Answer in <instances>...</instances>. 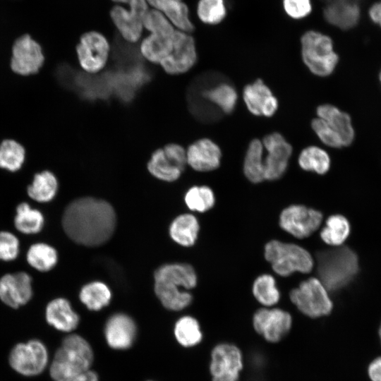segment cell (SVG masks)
Returning <instances> with one entry per match:
<instances>
[{
  "label": "cell",
  "mask_w": 381,
  "mask_h": 381,
  "mask_svg": "<svg viewBox=\"0 0 381 381\" xmlns=\"http://www.w3.org/2000/svg\"><path fill=\"white\" fill-rule=\"evenodd\" d=\"M18 253L19 241L16 236L8 231H0V260H13Z\"/></svg>",
  "instance_id": "42"
},
{
  "label": "cell",
  "mask_w": 381,
  "mask_h": 381,
  "mask_svg": "<svg viewBox=\"0 0 381 381\" xmlns=\"http://www.w3.org/2000/svg\"><path fill=\"white\" fill-rule=\"evenodd\" d=\"M215 202L212 189L207 186H193L185 195V202L193 211L204 212L212 208Z\"/></svg>",
  "instance_id": "38"
},
{
  "label": "cell",
  "mask_w": 381,
  "mask_h": 381,
  "mask_svg": "<svg viewBox=\"0 0 381 381\" xmlns=\"http://www.w3.org/2000/svg\"><path fill=\"white\" fill-rule=\"evenodd\" d=\"M354 1H356V0H354Z\"/></svg>",
  "instance_id": "51"
},
{
  "label": "cell",
  "mask_w": 381,
  "mask_h": 381,
  "mask_svg": "<svg viewBox=\"0 0 381 381\" xmlns=\"http://www.w3.org/2000/svg\"><path fill=\"white\" fill-rule=\"evenodd\" d=\"M143 25L150 33L173 35L175 32L173 25L160 11L148 10L143 19Z\"/></svg>",
  "instance_id": "40"
},
{
  "label": "cell",
  "mask_w": 381,
  "mask_h": 381,
  "mask_svg": "<svg viewBox=\"0 0 381 381\" xmlns=\"http://www.w3.org/2000/svg\"><path fill=\"white\" fill-rule=\"evenodd\" d=\"M44 61L40 45L30 35H24L15 41L11 60V67L15 73L22 75L35 74Z\"/></svg>",
  "instance_id": "14"
},
{
  "label": "cell",
  "mask_w": 381,
  "mask_h": 381,
  "mask_svg": "<svg viewBox=\"0 0 381 381\" xmlns=\"http://www.w3.org/2000/svg\"><path fill=\"white\" fill-rule=\"evenodd\" d=\"M109 49L107 40L100 32L90 31L83 34L76 47L83 69L89 73L101 71L107 64Z\"/></svg>",
  "instance_id": "11"
},
{
  "label": "cell",
  "mask_w": 381,
  "mask_h": 381,
  "mask_svg": "<svg viewBox=\"0 0 381 381\" xmlns=\"http://www.w3.org/2000/svg\"><path fill=\"white\" fill-rule=\"evenodd\" d=\"M93 361V351L81 336H66L54 353L49 367L50 377L54 380L67 379L88 370Z\"/></svg>",
  "instance_id": "4"
},
{
  "label": "cell",
  "mask_w": 381,
  "mask_h": 381,
  "mask_svg": "<svg viewBox=\"0 0 381 381\" xmlns=\"http://www.w3.org/2000/svg\"><path fill=\"white\" fill-rule=\"evenodd\" d=\"M58 181L53 173L43 171L37 173L31 184L28 187V194L33 200L40 202L52 200L56 195Z\"/></svg>",
  "instance_id": "29"
},
{
  "label": "cell",
  "mask_w": 381,
  "mask_h": 381,
  "mask_svg": "<svg viewBox=\"0 0 381 381\" xmlns=\"http://www.w3.org/2000/svg\"><path fill=\"white\" fill-rule=\"evenodd\" d=\"M56 250L49 245L38 243L32 245L27 253V261L33 268L46 272L52 270L56 264Z\"/></svg>",
  "instance_id": "35"
},
{
  "label": "cell",
  "mask_w": 381,
  "mask_h": 381,
  "mask_svg": "<svg viewBox=\"0 0 381 381\" xmlns=\"http://www.w3.org/2000/svg\"><path fill=\"white\" fill-rule=\"evenodd\" d=\"M174 334L178 342L184 347L197 346L203 338L199 322L191 316L182 317L176 322Z\"/></svg>",
  "instance_id": "33"
},
{
  "label": "cell",
  "mask_w": 381,
  "mask_h": 381,
  "mask_svg": "<svg viewBox=\"0 0 381 381\" xmlns=\"http://www.w3.org/2000/svg\"><path fill=\"white\" fill-rule=\"evenodd\" d=\"M45 317L49 325L64 332L74 330L79 323L78 315L73 310L70 302L63 298L54 299L47 304Z\"/></svg>",
  "instance_id": "20"
},
{
  "label": "cell",
  "mask_w": 381,
  "mask_h": 381,
  "mask_svg": "<svg viewBox=\"0 0 381 381\" xmlns=\"http://www.w3.org/2000/svg\"><path fill=\"white\" fill-rule=\"evenodd\" d=\"M262 143L267 152L264 159L265 180H277L287 169L292 147L279 133L266 135Z\"/></svg>",
  "instance_id": "15"
},
{
  "label": "cell",
  "mask_w": 381,
  "mask_h": 381,
  "mask_svg": "<svg viewBox=\"0 0 381 381\" xmlns=\"http://www.w3.org/2000/svg\"><path fill=\"white\" fill-rule=\"evenodd\" d=\"M253 294L258 303L268 308L276 305L280 298L274 278L267 274H262L255 280Z\"/></svg>",
  "instance_id": "36"
},
{
  "label": "cell",
  "mask_w": 381,
  "mask_h": 381,
  "mask_svg": "<svg viewBox=\"0 0 381 381\" xmlns=\"http://www.w3.org/2000/svg\"><path fill=\"white\" fill-rule=\"evenodd\" d=\"M62 225L67 236L75 243L97 246L112 236L116 214L111 205L104 200L81 198L66 207Z\"/></svg>",
  "instance_id": "1"
},
{
  "label": "cell",
  "mask_w": 381,
  "mask_h": 381,
  "mask_svg": "<svg viewBox=\"0 0 381 381\" xmlns=\"http://www.w3.org/2000/svg\"><path fill=\"white\" fill-rule=\"evenodd\" d=\"M283 8L286 13L293 19H302L312 11L311 0H283Z\"/></svg>",
  "instance_id": "43"
},
{
  "label": "cell",
  "mask_w": 381,
  "mask_h": 381,
  "mask_svg": "<svg viewBox=\"0 0 381 381\" xmlns=\"http://www.w3.org/2000/svg\"><path fill=\"white\" fill-rule=\"evenodd\" d=\"M108 345L114 349H126L134 341L136 326L134 321L127 315L116 313L107 320L104 329Z\"/></svg>",
  "instance_id": "18"
},
{
  "label": "cell",
  "mask_w": 381,
  "mask_h": 381,
  "mask_svg": "<svg viewBox=\"0 0 381 381\" xmlns=\"http://www.w3.org/2000/svg\"><path fill=\"white\" fill-rule=\"evenodd\" d=\"M32 296V279L28 273L6 274L0 279V299L9 307L18 308Z\"/></svg>",
  "instance_id": "16"
},
{
  "label": "cell",
  "mask_w": 381,
  "mask_h": 381,
  "mask_svg": "<svg viewBox=\"0 0 381 381\" xmlns=\"http://www.w3.org/2000/svg\"><path fill=\"white\" fill-rule=\"evenodd\" d=\"M199 224L195 216L183 214L177 217L169 228L170 236L183 246H193L198 237Z\"/></svg>",
  "instance_id": "26"
},
{
  "label": "cell",
  "mask_w": 381,
  "mask_h": 381,
  "mask_svg": "<svg viewBox=\"0 0 381 381\" xmlns=\"http://www.w3.org/2000/svg\"><path fill=\"white\" fill-rule=\"evenodd\" d=\"M24 147L13 140H4L0 144V167L9 171L19 170L25 160Z\"/></svg>",
  "instance_id": "37"
},
{
  "label": "cell",
  "mask_w": 381,
  "mask_h": 381,
  "mask_svg": "<svg viewBox=\"0 0 381 381\" xmlns=\"http://www.w3.org/2000/svg\"><path fill=\"white\" fill-rule=\"evenodd\" d=\"M378 337H379L380 343V346H381V322H380L379 328H378Z\"/></svg>",
  "instance_id": "48"
},
{
  "label": "cell",
  "mask_w": 381,
  "mask_h": 381,
  "mask_svg": "<svg viewBox=\"0 0 381 381\" xmlns=\"http://www.w3.org/2000/svg\"><path fill=\"white\" fill-rule=\"evenodd\" d=\"M322 220L320 212L298 205L287 207L279 216L282 229L298 238L313 234L320 227Z\"/></svg>",
  "instance_id": "12"
},
{
  "label": "cell",
  "mask_w": 381,
  "mask_h": 381,
  "mask_svg": "<svg viewBox=\"0 0 381 381\" xmlns=\"http://www.w3.org/2000/svg\"><path fill=\"white\" fill-rule=\"evenodd\" d=\"M301 55L308 69L318 76L332 73L339 61L332 39L320 32L309 30L301 39Z\"/></svg>",
  "instance_id": "5"
},
{
  "label": "cell",
  "mask_w": 381,
  "mask_h": 381,
  "mask_svg": "<svg viewBox=\"0 0 381 381\" xmlns=\"http://www.w3.org/2000/svg\"><path fill=\"white\" fill-rule=\"evenodd\" d=\"M243 95L248 109L253 115L269 117L277 109V98L260 79L246 85L243 89Z\"/></svg>",
  "instance_id": "17"
},
{
  "label": "cell",
  "mask_w": 381,
  "mask_h": 381,
  "mask_svg": "<svg viewBox=\"0 0 381 381\" xmlns=\"http://www.w3.org/2000/svg\"><path fill=\"white\" fill-rule=\"evenodd\" d=\"M265 257L273 270L282 277L295 272L308 273L314 266L313 257L305 248L277 240L265 245Z\"/></svg>",
  "instance_id": "6"
},
{
  "label": "cell",
  "mask_w": 381,
  "mask_h": 381,
  "mask_svg": "<svg viewBox=\"0 0 381 381\" xmlns=\"http://www.w3.org/2000/svg\"><path fill=\"white\" fill-rule=\"evenodd\" d=\"M291 303L306 317L318 319L329 315L333 310V303L328 290L315 277L302 282L289 294Z\"/></svg>",
  "instance_id": "7"
},
{
  "label": "cell",
  "mask_w": 381,
  "mask_h": 381,
  "mask_svg": "<svg viewBox=\"0 0 381 381\" xmlns=\"http://www.w3.org/2000/svg\"><path fill=\"white\" fill-rule=\"evenodd\" d=\"M116 3L125 4L128 6L129 10L143 19L147 12V3L146 0H112Z\"/></svg>",
  "instance_id": "44"
},
{
  "label": "cell",
  "mask_w": 381,
  "mask_h": 381,
  "mask_svg": "<svg viewBox=\"0 0 381 381\" xmlns=\"http://www.w3.org/2000/svg\"><path fill=\"white\" fill-rule=\"evenodd\" d=\"M49 362V353L45 344L33 339L16 344L11 350L8 363L18 374L32 377L41 374Z\"/></svg>",
  "instance_id": "8"
},
{
  "label": "cell",
  "mask_w": 381,
  "mask_h": 381,
  "mask_svg": "<svg viewBox=\"0 0 381 381\" xmlns=\"http://www.w3.org/2000/svg\"><path fill=\"white\" fill-rule=\"evenodd\" d=\"M316 261L319 279L328 291L345 287L355 278L359 270L356 253L344 246L319 252Z\"/></svg>",
  "instance_id": "3"
},
{
  "label": "cell",
  "mask_w": 381,
  "mask_h": 381,
  "mask_svg": "<svg viewBox=\"0 0 381 381\" xmlns=\"http://www.w3.org/2000/svg\"><path fill=\"white\" fill-rule=\"evenodd\" d=\"M379 78H380V83H381V71H380V75H379Z\"/></svg>",
  "instance_id": "50"
},
{
  "label": "cell",
  "mask_w": 381,
  "mask_h": 381,
  "mask_svg": "<svg viewBox=\"0 0 381 381\" xmlns=\"http://www.w3.org/2000/svg\"><path fill=\"white\" fill-rule=\"evenodd\" d=\"M243 369V353L235 344L222 342L212 349L209 363L211 381H238Z\"/></svg>",
  "instance_id": "10"
},
{
  "label": "cell",
  "mask_w": 381,
  "mask_h": 381,
  "mask_svg": "<svg viewBox=\"0 0 381 381\" xmlns=\"http://www.w3.org/2000/svg\"><path fill=\"white\" fill-rule=\"evenodd\" d=\"M368 15L371 20L381 28V1L370 6Z\"/></svg>",
  "instance_id": "47"
},
{
  "label": "cell",
  "mask_w": 381,
  "mask_h": 381,
  "mask_svg": "<svg viewBox=\"0 0 381 381\" xmlns=\"http://www.w3.org/2000/svg\"><path fill=\"white\" fill-rule=\"evenodd\" d=\"M222 157L219 146L207 138L191 144L186 151L187 163L198 171H210L219 167Z\"/></svg>",
  "instance_id": "19"
},
{
  "label": "cell",
  "mask_w": 381,
  "mask_h": 381,
  "mask_svg": "<svg viewBox=\"0 0 381 381\" xmlns=\"http://www.w3.org/2000/svg\"><path fill=\"white\" fill-rule=\"evenodd\" d=\"M174 35L150 33L141 42L142 55L152 63L160 64L173 49Z\"/></svg>",
  "instance_id": "25"
},
{
  "label": "cell",
  "mask_w": 381,
  "mask_h": 381,
  "mask_svg": "<svg viewBox=\"0 0 381 381\" xmlns=\"http://www.w3.org/2000/svg\"><path fill=\"white\" fill-rule=\"evenodd\" d=\"M151 6L162 12L180 31L190 33L194 25L189 18L188 8L182 0H146Z\"/></svg>",
  "instance_id": "23"
},
{
  "label": "cell",
  "mask_w": 381,
  "mask_h": 381,
  "mask_svg": "<svg viewBox=\"0 0 381 381\" xmlns=\"http://www.w3.org/2000/svg\"><path fill=\"white\" fill-rule=\"evenodd\" d=\"M311 126L320 140L326 145L340 148L343 147L339 136L332 128L322 119L318 117L311 122Z\"/></svg>",
  "instance_id": "41"
},
{
  "label": "cell",
  "mask_w": 381,
  "mask_h": 381,
  "mask_svg": "<svg viewBox=\"0 0 381 381\" xmlns=\"http://www.w3.org/2000/svg\"><path fill=\"white\" fill-rule=\"evenodd\" d=\"M351 232L349 220L343 215L334 214L327 219L320 232L322 240L327 244L337 247L342 246Z\"/></svg>",
  "instance_id": "30"
},
{
  "label": "cell",
  "mask_w": 381,
  "mask_h": 381,
  "mask_svg": "<svg viewBox=\"0 0 381 381\" xmlns=\"http://www.w3.org/2000/svg\"><path fill=\"white\" fill-rule=\"evenodd\" d=\"M199 19L208 25H216L222 22L226 15L224 0H199L197 6Z\"/></svg>",
  "instance_id": "39"
},
{
  "label": "cell",
  "mask_w": 381,
  "mask_h": 381,
  "mask_svg": "<svg viewBox=\"0 0 381 381\" xmlns=\"http://www.w3.org/2000/svg\"><path fill=\"white\" fill-rule=\"evenodd\" d=\"M293 317L289 312L279 308L257 309L252 316L254 331L266 341L276 344L290 332Z\"/></svg>",
  "instance_id": "9"
},
{
  "label": "cell",
  "mask_w": 381,
  "mask_h": 381,
  "mask_svg": "<svg viewBox=\"0 0 381 381\" xmlns=\"http://www.w3.org/2000/svg\"><path fill=\"white\" fill-rule=\"evenodd\" d=\"M44 222L41 212L31 208L29 204L22 202L17 206L14 224L19 231L26 234H37L42 229Z\"/></svg>",
  "instance_id": "31"
},
{
  "label": "cell",
  "mask_w": 381,
  "mask_h": 381,
  "mask_svg": "<svg viewBox=\"0 0 381 381\" xmlns=\"http://www.w3.org/2000/svg\"><path fill=\"white\" fill-rule=\"evenodd\" d=\"M149 171L156 178L174 181L179 178L184 169L165 154L163 149L155 150L147 164Z\"/></svg>",
  "instance_id": "27"
},
{
  "label": "cell",
  "mask_w": 381,
  "mask_h": 381,
  "mask_svg": "<svg viewBox=\"0 0 381 381\" xmlns=\"http://www.w3.org/2000/svg\"><path fill=\"white\" fill-rule=\"evenodd\" d=\"M324 17L331 25L341 30L355 27L361 16L360 8L356 1L342 0L327 4Z\"/></svg>",
  "instance_id": "21"
},
{
  "label": "cell",
  "mask_w": 381,
  "mask_h": 381,
  "mask_svg": "<svg viewBox=\"0 0 381 381\" xmlns=\"http://www.w3.org/2000/svg\"><path fill=\"white\" fill-rule=\"evenodd\" d=\"M317 114L339 136L343 146H349L352 143L355 132L351 117L347 113L332 104H325L317 108Z\"/></svg>",
  "instance_id": "22"
},
{
  "label": "cell",
  "mask_w": 381,
  "mask_h": 381,
  "mask_svg": "<svg viewBox=\"0 0 381 381\" xmlns=\"http://www.w3.org/2000/svg\"><path fill=\"white\" fill-rule=\"evenodd\" d=\"M111 296L108 286L100 282H94L85 285L80 293L81 302L90 310H99L107 306Z\"/></svg>",
  "instance_id": "34"
},
{
  "label": "cell",
  "mask_w": 381,
  "mask_h": 381,
  "mask_svg": "<svg viewBox=\"0 0 381 381\" xmlns=\"http://www.w3.org/2000/svg\"><path fill=\"white\" fill-rule=\"evenodd\" d=\"M58 381H98L97 375L90 370L75 376Z\"/></svg>",
  "instance_id": "46"
},
{
  "label": "cell",
  "mask_w": 381,
  "mask_h": 381,
  "mask_svg": "<svg viewBox=\"0 0 381 381\" xmlns=\"http://www.w3.org/2000/svg\"><path fill=\"white\" fill-rule=\"evenodd\" d=\"M367 374L370 381H381V356L375 357L369 363Z\"/></svg>",
  "instance_id": "45"
},
{
  "label": "cell",
  "mask_w": 381,
  "mask_h": 381,
  "mask_svg": "<svg viewBox=\"0 0 381 381\" xmlns=\"http://www.w3.org/2000/svg\"><path fill=\"white\" fill-rule=\"evenodd\" d=\"M323 1H326L327 4H329V3L339 1H342V0H323ZM353 1H354V0H353Z\"/></svg>",
  "instance_id": "49"
},
{
  "label": "cell",
  "mask_w": 381,
  "mask_h": 381,
  "mask_svg": "<svg viewBox=\"0 0 381 381\" xmlns=\"http://www.w3.org/2000/svg\"><path fill=\"white\" fill-rule=\"evenodd\" d=\"M197 284L193 267L186 263L167 264L155 272V291L167 309L180 310L192 301V295L184 289H190Z\"/></svg>",
  "instance_id": "2"
},
{
  "label": "cell",
  "mask_w": 381,
  "mask_h": 381,
  "mask_svg": "<svg viewBox=\"0 0 381 381\" xmlns=\"http://www.w3.org/2000/svg\"><path fill=\"white\" fill-rule=\"evenodd\" d=\"M111 18L121 35L129 42H136L141 37L143 19L120 5L113 6L110 11Z\"/></svg>",
  "instance_id": "24"
},
{
  "label": "cell",
  "mask_w": 381,
  "mask_h": 381,
  "mask_svg": "<svg viewBox=\"0 0 381 381\" xmlns=\"http://www.w3.org/2000/svg\"><path fill=\"white\" fill-rule=\"evenodd\" d=\"M263 145L258 139H253L249 144L243 163V172L252 183L265 180Z\"/></svg>",
  "instance_id": "28"
},
{
  "label": "cell",
  "mask_w": 381,
  "mask_h": 381,
  "mask_svg": "<svg viewBox=\"0 0 381 381\" xmlns=\"http://www.w3.org/2000/svg\"><path fill=\"white\" fill-rule=\"evenodd\" d=\"M197 53L195 41L189 33L175 30L171 52L159 64L169 74L187 72L195 64Z\"/></svg>",
  "instance_id": "13"
},
{
  "label": "cell",
  "mask_w": 381,
  "mask_h": 381,
  "mask_svg": "<svg viewBox=\"0 0 381 381\" xmlns=\"http://www.w3.org/2000/svg\"><path fill=\"white\" fill-rule=\"evenodd\" d=\"M298 164L303 170L325 174L329 169L330 158L328 153L320 147L309 146L301 151Z\"/></svg>",
  "instance_id": "32"
}]
</instances>
